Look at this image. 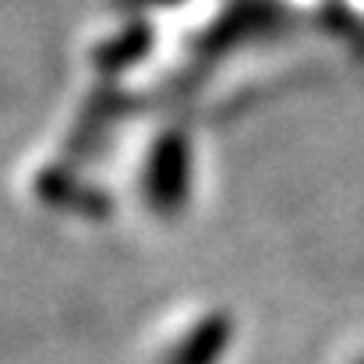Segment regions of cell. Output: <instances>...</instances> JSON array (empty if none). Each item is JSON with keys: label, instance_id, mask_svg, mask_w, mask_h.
Segmentation results:
<instances>
[{"label": "cell", "instance_id": "8992f818", "mask_svg": "<svg viewBox=\"0 0 364 364\" xmlns=\"http://www.w3.org/2000/svg\"><path fill=\"white\" fill-rule=\"evenodd\" d=\"M124 4H138V7H145V4H181V0H124Z\"/></svg>", "mask_w": 364, "mask_h": 364}, {"label": "cell", "instance_id": "3957f363", "mask_svg": "<svg viewBox=\"0 0 364 364\" xmlns=\"http://www.w3.org/2000/svg\"><path fill=\"white\" fill-rule=\"evenodd\" d=\"M36 191L46 205L64 209V213H78V216H107L110 202L103 191H96L92 184L78 181L68 166H46L36 181Z\"/></svg>", "mask_w": 364, "mask_h": 364}, {"label": "cell", "instance_id": "52a82bcc", "mask_svg": "<svg viewBox=\"0 0 364 364\" xmlns=\"http://www.w3.org/2000/svg\"><path fill=\"white\" fill-rule=\"evenodd\" d=\"M358 364H364V358H361V361H358Z\"/></svg>", "mask_w": 364, "mask_h": 364}, {"label": "cell", "instance_id": "5b68a950", "mask_svg": "<svg viewBox=\"0 0 364 364\" xmlns=\"http://www.w3.org/2000/svg\"><path fill=\"white\" fill-rule=\"evenodd\" d=\"M149 46H152V28L145 21H134L114 39H107L103 46H96V68L103 75H121L149 53Z\"/></svg>", "mask_w": 364, "mask_h": 364}, {"label": "cell", "instance_id": "7a4b0ae2", "mask_svg": "<svg viewBox=\"0 0 364 364\" xmlns=\"http://www.w3.org/2000/svg\"><path fill=\"white\" fill-rule=\"evenodd\" d=\"M279 21H283V11H279L276 4H269V0H241V4H234V7L213 25V32H209L205 43L198 46V57H202V53H223V50L237 46L244 39L262 36L265 28H276Z\"/></svg>", "mask_w": 364, "mask_h": 364}, {"label": "cell", "instance_id": "277c9868", "mask_svg": "<svg viewBox=\"0 0 364 364\" xmlns=\"http://www.w3.org/2000/svg\"><path fill=\"white\" fill-rule=\"evenodd\" d=\"M230 336H234V322L227 315H205L170 350L166 364H220L230 347Z\"/></svg>", "mask_w": 364, "mask_h": 364}, {"label": "cell", "instance_id": "6da1fadb", "mask_svg": "<svg viewBox=\"0 0 364 364\" xmlns=\"http://www.w3.org/2000/svg\"><path fill=\"white\" fill-rule=\"evenodd\" d=\"M141 195L156 216H181L191 202V141L184 131H163L141 166Z\"/></svg>", "mask_w": 364, "mask_h": 364}]
</instances>
